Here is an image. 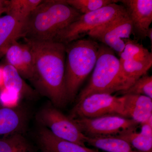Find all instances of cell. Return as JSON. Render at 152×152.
Wrapping results in <instances>:
<instances>
[{
	"instance_id": "cell-20",
	"label": "cell",
	"mask_w": 152,
	"mask_h": 152,
	"mask_svg": "<svg viewBox=\"0 0 152 152\" xmlns=\"http://www.w3.org/2000/svg\"><path fill=\"white\" fill-rule=\"evenodd\" d=\"M42 0H10L8 1L6 13L25 20Z\"/></svg>"
},
{
	"instance_id": "cell-7",
	"label": "cell",
	"mask_w": 152,
	"mask_h": 152,
	"mask_svg": "<svg viewBox=\"0 0 152 152\" xmlns=\"http://www.w3.org/2000/svg\"><path fill=\"white\" fill-rule=\"evenodd\" d=\"M36 119L41 126L48 129L57 137L86 146V137L75 122L63 114L51 103L39 111Z\"/></svg>"
},
{
	"instance_id": "cell-18",
	"label": "cell",
	"mask_w": 152,
	"mask_h": 152,
	"mask_svg": "<svg viewBox=\"0 0 152 152\" xmlns=\"http://www.w3.org/2000/svg\"><path fill=\"white\" fill-rule=\"evenodd\" d=\"M86 143L104 152H139L135 150L126 141L118 137H86Z\"/></svg>"
},
{
	"instance_id": "cell-14",
	"label": "cell",
	"mask_w": 152,
	"mask_h": 152,
	"mask_svg": "<svg viewBox=\"0 0 152 152\" xmlns=\"http://www.w3.org/2000/svg\"><path fill=\"white\" fill-rule=\"evenodd\" d=\"M24 21L8 14L0 17V59L14 42L22 37Z\"/></svg>"
},
{
	"instance_id": "cell-21",
	"label": "cell",
	"mask_w": 152,
	"mask_h": 152,
	"mask_svg": "<svg viewBox=\"0 0 152 152\" xmlns=\"http://www.w3.org/2000/svg\"><path fill=\"white\" fill-rule=\"evenodd\" d=\"M8 64L12 66L23 79L28 80V76L24 65L21 44L14 42L8 49L5 54Z\"/></svg>"
},
{
	"instance_id": "cell-11",
	"label": "cell",
	"mask_w": 152,
	"mask_h": 152,
	"mask_svg": "<svg viewBox=\"0 0 152 152\" xmlns=\"http://www.w3.org/2000/svg\"><path fill=\"white\" fill-rule=\"evenodd\" d=\"M37 139L42 151L45 152H104L59 138L42 126L38 130Z\"/></svg>"
},
{
	"instance_id": "cell-19",
	"label": "cell",
	"mask_w": 152,
	"mask_h": 152,
	"mask_svg": "<svg viewBox=\"0 0 152 152\" xmlns=\"http://www.w3.org/2000/svg\"><path fill=\"white\" fill-rule=\"evenodd\" d=\"M0 152H37L23 134H15L0 138Z\"/></svg>"
},
{
	"instance_id": "cell-2",
	"label": "cell",
	"mask_w": 152,
	"mask_h": 152,
	"mask_svg": "<svg viewBox=\"0 0 152 152\" xmlns=\"http://www.w3.org/2000/svg\"><path fill=\"white\" fill-rule=\"evenodd\" d=\"M81 15L66 0L43 1L25 20L22 37L32 41H53Z\"/></svg>"
},
{
	"instance_id": "cell-10",
	"label": "cell",
	"mask_w": 152,
	"mask_h": 152,
	"mask_svg": "<svg viewBox=\"0 0 152 152\" xmlns=\"http://www.w3.org/2000/svg\"><path fill=\"white\" fill-rule=\"evenodd\" d=\"M132 22L133 34L140 39L147 38L152 22V0L119 1Z\"/></svg>"
},
{
	"instance_id": "cell-15",
	"label": "cell",
	"mask_w": 152,
	"mask_h": 152,
	"mask_svg": "<svg viewBox=\"0 0 152 152\" xmlns=\"http://www.w3.org/2000/svg\"><path fill=\"white\" fill-rule=\"evenodd\" d=\"M120 61L122 72L128 89L138 79L146 74L151 67L152 56L127 58L120 60Z\"/></svg>"
},
{
	"instance_id": "cell-3",
	"label": "cell",
	"mask_w": 152,
	"mask_h": 152,
	"mask_svg": "<svg viewBox=\"0 0 152 152\" xmlns=\"http://www.w3.org/2000/svg\"><path fill=\"white\" fill-rule=\"evenodd\" d=\"M65 45V83L68 101L72 102L94 70L100 45L91 39H81Z\"/></svg>"
},
{
	"instance_id": "cell-27",
	"label": "cell",
	"mask_w": 152,
	"mask_h": 152,
	"mask_svg": "<svg viewBox=\"0 0 152 152\" xmlns=\"http://www.w3.org/2000/svg\"><path fill=\"white\" fill-rule=\"evenodd\" d=\"M147 37H148L150 41H151V44L152 43V28H150L149 29L148 31L147 34Z\"/></svg>"
},
{
	"instance_id": "cell-16",
	"label": "cell",
	"mask_w": 152,
	"mask_h": 152,
	"mask_svg": "<svg viewBox=\"0 0 152 152\" xmlns=\"http://www.w3.org/2000/svg\"><path fill=\"white\" fill-rule=\"evenodd\" d=\"M3 84L9 91L17 93L27 98L35 97V91L25 83L23 78L15 68L9 64L2 68Z\"/></svg>"
},
{
	"instance_id": "cell-5",
	"label": "cell",
	"mask_w": 152,
	"mask_h": 152,
	"mask_svg": "<svg viewBox=\"0 0 152 152\" xmlns=\"http://www.w3.org/2000/svg\"><path fill=\"white\" fill-rule=\"evenodd\" d=\"M126 14L122 5L117 3L111 4L97 10L82 15L60 32L52 41L66 45L83 39L95 28Z\"/></svg>"
},
{
	"instance_id": "cell-24",
	"label": "cell",
	"mask_w": 152,
	"mask_h": 152,
	"mask_svg": "<svg viewBox=\"0 0 152 152\" xmlns=\"http://www.w3.org/2000/svg\"><path fill=\"white\" fill-rule=\"evenodd\" d=\"M119 56V60H122L130 58L152 56V53L141 44L129 39L126 41L124 49Z\"/></svg>"
},
{
	"instance_id": "cell-13",
	"label": "cell",
	"mask_w": 152,
	"mask_h": 152,
	"mask_svg": "<svg viewBox=\"0 0 152 152\" xmlns=\"http://www.w3.org/2000/svg\"><path fill=\"white\" fill-rule=\"evenodd\" d=\"M123 96L127 118L140 124L152 116V99L140 95L126 94Z\"/></svg>"
},
{
	"instance_id": "cell-12",
	"label": "cell",
	"mask_w": 152,
	"mask_h": 152,
	"mask_svg": "<svg viewBox=\"0 0 152 152\" xmlns=\"http://www.w3.org/2000/svg\"><path fill=\"white\" fill-rule=\"evenodd\" d=\"M26 112L19 107L0 109V136L23 134L28 121Z\"/></svg>"
},
{
	"instance_id": "cell-4",
	"label": "cell",
	"mask_w": 152,
	"mask_h": 152,
	"mask_svg": "<svg viewBox=\"0 0 152 152\" xmlns=\"http://www.w3.org/2000/svg\"><path fill=\"white\" fill-rule=\"evenodd\" d=\"M127 89L119 59L113 50L101 44L97 60L90 81L79 94L77 102L93 94H112Z\"/></svg>"
},
{
	"instance_id": "cell-1",
	"label": "cell",
	"mask_w": 152,
	"mask_h": 152,
	"mask_svg": "<svg viewBox=\"0 0 152 152\" xmlns=\"http://www.w3.org/2000/svg\"><path fill=\"white\" fill-rule=\"evenodd\" d=\"M34 53V84L56 107H64L68 101L65 83L66 45L54 41L25 39Z\"/></svg>"
},
{
	"instance_id": "cell-26",
	"label": "cell",
	"mask_w": 152,
	"mask_h": 152,
	"mask_svg": "<svg viewBox=\"0 0 152 152\" xmlns=\"http://www.w3.org/2000/svg\"><path fill=\"white\" fill-rule=\"evenodd\" d=\"M8 1L0 0V16L4 13H6Z\"/></svg>"
},
{
	"instance_id": "cell-8",
	"label": "cell",
	"mask_w": 152,
	"mask_h": 152,
	"mask_svg": "<svg viewBox=\"0 0 152 152\" xmlns=\"http://www.w3.org/2000/svg\"><path fill=\"white\" fill-rule=\"evenodd\" d=\"M87 137H117L137 131L140 124L134 120L118 115H107L93 118L73 119Z\"/></svg>"
},
{
	"instance_id": "cell-23",
	"label": "cell",
	"mask_w": 152,
	"mask_h": 152,
	"mask_svg": "<svg viewBox=\"0 0 152 152\" xmlns=\"http://www.w3.org/2000/svg\"><path fill=\"white\" fill-rule=\"evenodd\" d=\"M118 94L140 95L152 99V77L147 74L142 76L126 90L117 93Z\"/></svg>"
},
{
	"instance_id": "cell-28",
	"label": "cell",
	"mask_w": 152,
	"mask_h": 152,
	"mask_svg": "<svg viewBox=\"0 0 152 152\" xmlns=\"http://www.w3.org/2000/svg\"><path fill=\"white\" fill-rule=\"evenodd\" d=\"M42 152H45L44 151H42Z\"/></svg>"
},
{
	"instance_id": "cell-17",
	"label": "cell",
	"mask_w": 152,
	"mask_h": 152,
	"mask_svg": "<svg viewBox=\"0 0 152 152\" xmlns=\"http://www.w3.org/2000/svg\"><path fill=\"white\" fill-rule=\"evenodd\" d=\"M140 126V132H129L117 137L126 141L139 152H152V116Z\"/></svg>"
},
{
	"instance_id": "cell-22",
	"label": "cell",
	"mask_w": 152,
	"mask_h": 152,
	"mask_svg": "<svg viewBox=\"0 0 152 152\" xmlns=\"http://www.w3.org/2000/svg\"><path fill=\"white\" fill-rule=\"evenodd\" d=\"M66 2L82 15L88 13L119 1L116 0H66Z\"/></svg>"
},
{
	"instance_id": "cell-9",
	"label": "cell",
	"mask_w": 152,
	"mask_h": 152,
	"mask_svg": "<svg viewBox=\"0 0 152 152\" xmlns=\"http://www.w3.org/2000/svg\"><path fill=\"white\" fill-rule=\"evenodd\" d=\"M132 34V25L126 13L95 28L88 35L91 39L101 42L120 56L124 49L126 41L130 39Z\"/></svg>"
},
{
	"instance_id": "cell-6",
	"label": "cell",
	"mask_w": 152,
	"mask_h": 152,
	"mask_svg": "<svg viewBox=\"0 0 152 152\" xmlns=\"http://www.w3.org/2000/svg\"><path fill=\"white\" fill-rule=\"evenodd\" d=\"M107 115L126 118L124 97L104 93L94 94L77 102L69 116L72 119L93 118Z\"/></svg>"
},
{
	"instance_id": "cell-25",
	"label": "cell",
	"mask_w": 152,
	"mask_h": 152,
	"mask_svg": "<svg viewBox=\"0 0 152 152\" xmlns=\"http://www.w3.org/2000/svg\"><path fill=\"white\" fill-rule=\"evenodd\" d=\"M24 65L28 76V80L34 83L36 80L35 66L34 53L27 43L21 44Z\"/></svg>"
}]
</instances>
